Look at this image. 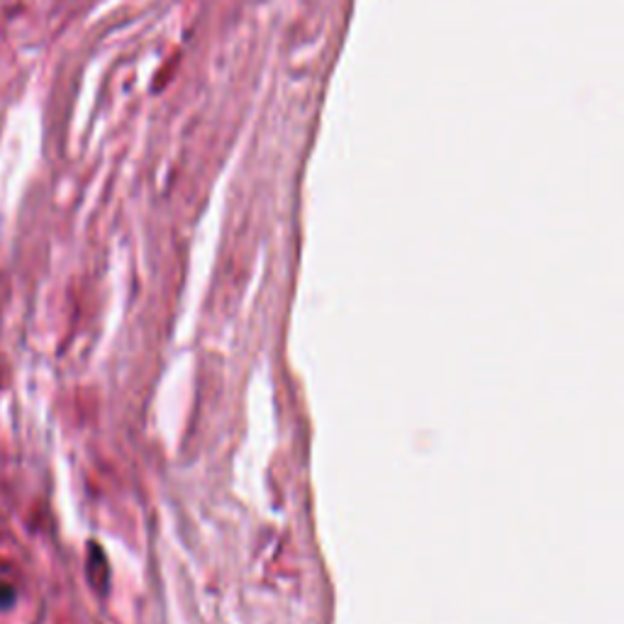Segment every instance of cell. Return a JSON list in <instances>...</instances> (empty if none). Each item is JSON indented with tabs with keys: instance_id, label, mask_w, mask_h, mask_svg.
I'll list each match as a JSON object with an SVG mask.
<instances>
[{
	"instance_id": "cell-1",
	"label": "cell",
	"mask_w": 624,
	"mask_h": 624,
	"mask_svg": "<svg viewBox=\"0 0 624 624\" xmlns=\"http://www.w3.org/2000/svg\"><path fill=\"white\" fill-rule=\"evenodd\" d=\"M13 588H10V585H5V583H0V610H8L10 604H13Z\"/></svg>"
}]
</instances>
